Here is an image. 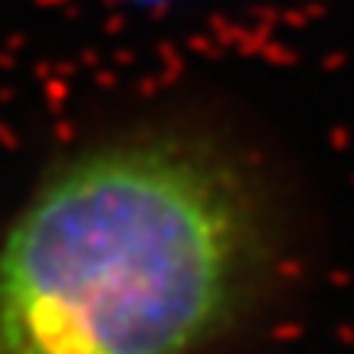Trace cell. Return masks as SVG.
Here are the masks:
<instances>
[{"instance_id": "6da1fadb", "label": "cell", "mask_w": 354, "mask_h": 354, "mask_svg": "<svg viewBox=\"0 0 354 354\" xmlns=\"http://www.w3.org/2000/svg\"><path fill=\"white\" fill-rule=\"evenodd\" d=\"M269 256L266 203L223 148L177 131L88 148L0 236V354H194Z\"/></svg>"}]
</instances>
